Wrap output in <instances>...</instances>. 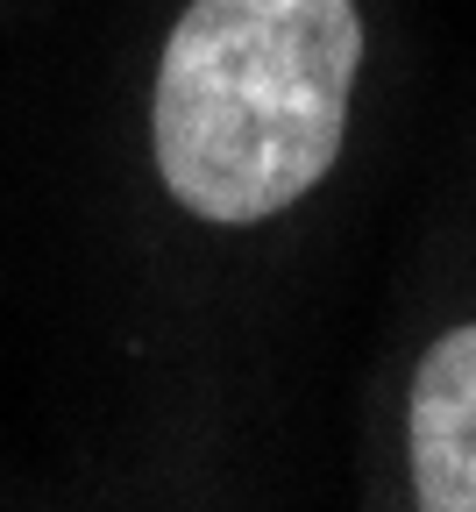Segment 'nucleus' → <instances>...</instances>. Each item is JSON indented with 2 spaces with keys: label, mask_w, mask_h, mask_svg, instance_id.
<instances>
[{
  "label": "nucleus",
  "mask_w": 476,
  "mask_h": 512,
  "mask_svg": "<svg viewBox=\"0 0 476 512\" xmlns=\"http://www.w3.org/2000/svg\"><path fill=\"white\" fill-rule=\"evenodd\" d=\"M356 64V0H192L150 86L164 192L221 228L299 207L342 157Z\"/></svg>",
  "instance_id": "1"
},
{
  "label": "nucleus",
  "mask_w": 476,
  "mask_h": 512,
  "mask_svg": "<svg viewBox=\"0 0 476 512\" xmlns=\"http://www.w3.org/2000/svg\"><path fill=\"white\" fill-rule=\"evenodd\" d=\"M413 498L427 512H476V320L448 328L413 377Z\"/></svg>",
  "instance_id": "2"
}]
</instances>
